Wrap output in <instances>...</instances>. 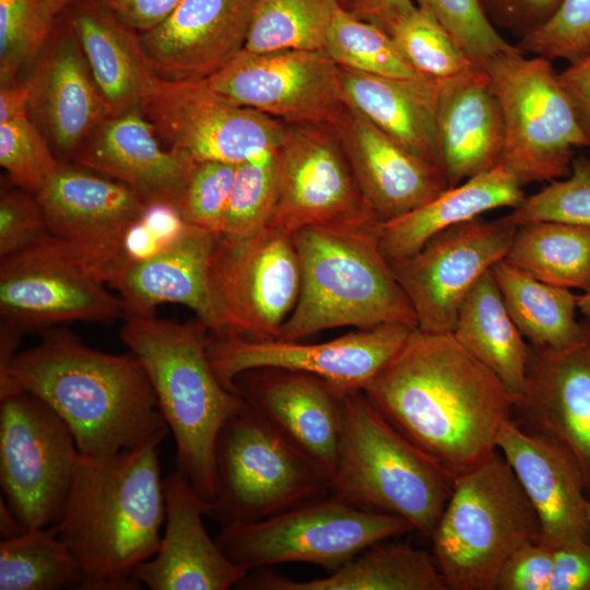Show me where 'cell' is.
<instances>
[{"label":"cell","mask_w":590,"mask_h":590,"mask_svg":"<svg viewBox=\"0 0 590 590\" xmlns=\"http://www.w3.org/2000/svg\"><path fill=\"white\" fill-rule=\"evenodd\" d=\"M553 550L541 542L518 548L502 568L496 590H547Z\"/></svg>","instance_id":"50"},{"label":"cell","mask_w":590,"mask_h":590,"mask_svg":"<svg viewBox=\"0 0 590 590\" xmlns=\"http://www.w3.org/2000/svg\"><path fill=\"white\" fill-rule=\"evenodd\" d=\"M452 485L453 479L397 430L363 391L343 396L330 495L366 511L401 517L430 539Z\"/></svg>","instance_id":"6"},{"label":"cell","mask_w":590,"mask_h":590,"mask_svg":"<svg viewBox=\"0 0 590 590\" xmlns=\"http://www.w3.org/2000/svg\"><path fill=\"white\" fill-rule=\"evenodd\" d=\"M30 392L69 426L81 455L160 445L169 427L138 358L91 349L66 330L46 331L0 375V398Z\"/></svg>","instance_id":"2"},{"label":"cell","mask_w":590,"mask_h":590,"mask_svg":"<svg viewBox=\"0 0 590 590\" xmlns=\"http://www.w3.org/2000/svg\"><path fill=\"white\" fill-rule=\"evenodd\" d=\"M323 50L341 68L399 79L422 76L401 56L386 32L358 20L341 5L334 14Z\"/></svg>","instance_id":"39"},{"label":"cell","mask_w":590,"mask_h":590,"mask_svg":"<svg viewBox=\"0 0 590 590\" xmlns=\"http://www.w3.org/2000/svg\"><path fill=\"white\" fill-rule=\"evenodd\" d=\"M111 10L125 24L143 33L160 24L180 0H95Z\"/></svg>","instance_id":"54"},{"label":"cell","mask_w":590,"mask_h":590,"mask_svg":"<svg viewBox=\"0 0 590 590\" xmlns=\"http://www.w3.org/2000/svg\"><path fill=\"white\" fill-rule=\"evenodd\" d=\"M339 0H255L244 49L323 50Z\"/></svg>","instance_id":"37"},{"label":"cell","mask_w":590,"mask_h":590,"mask_svg":"<svg viewBox=\"0 0 590 590\" xmlns=\"http://www.w3.org/2000/svg\"><path fill=\"white\" fill-rule=\"evenodd\" d=\"M547 590H590V542L553 550Z\"/></svg>","instance_id":"52"},{"label":"cell","mask_w":590,"mask_h":590,"mask_svg":"<svg viewBox=\"0 0 590 590\" xmlns=\"http://www.w3.org/2000/svg\"><path fill=\"white\" fill-rule=\"evenodd\" d=\"M0 164L13 185L33 194L61 165L28 114L0 123Z\"/></svg>","instance_id":"44"},{"label":"cell","mask_w":590,"mask_h":590,"mask_svg":"<svg viewBox=\"0 0 590 590\" xmlns=\"http://www.w3.org/2000/svg\"><path fill=\"white\" fill-rule=\"evenodd\" d=\"M587 512H588V519L590 523V500L588 502V505H587Z\"/></svg>","instance_id":"60"},{"label":"cell","mask_w":590,"mask_h":590,"mask_svg":"<svg viewBox=\"0 0 590 590\" xmlns=\"http://www.w3.org/2000/svg\"><path fill=\"white\" fill-rule=\"evenodd\" d=\"M234 390L328 475L338 458L343 396L303 371L257 368L238 375Z\"/></svg>","instance_id":"24"},{"label":"cell","mask_w":590,"mask_h":590,"mask_svg":"<svg viewBox=\"0 0 590 590\" xmlns=\"http://www.w3.org/2000/svg\"><path fill=\"white\" fill-rule=\"evenodd\" d=\"M512 421L565 445L582 470L590 500V334L560 352L530 346L527 385Z\"/></svg>","instance_id":"25"},{"label":"cell","mask_w":590,"mask_h":590,"mask_svg":"<svg viewBox=\"0 0 590 590\" xmlns=\"http://www.w3.org/2000/svg\"><path fill=\"white\" fill-rule=\"evenodd\" d=\"M80 457L71 429L43 400L21 390L0 398V484L25 530L59 521Z\"/></svg>","instance_id":"11"},{"label":"cell","mask_w":590,"mask_h":590,"mask_svg":"<svg viewBox=\"0 0 590 590\" xmlns=\"http://www.w3.org/2000/svg\"><path fill=\"white\" fill-rule=\"evenodd\" d=\"M557 79L590 143V51L557 72Z\"/></svg>","instance_id":"53"},{"label":"cell","mask_w":590,"mask_h":590,"mask_svg":"<svg viewBox=\"0 0 590 590\" xmlns=\"http://www.w3.org/2000/svg\"><path fill=\"white\" fill-rule=\"evenodd\" d=\"M0 315L23 334L70 321H111L125 317L126 307L66 243L49 235L0 258Z\"/></svg>","instance_id":"13"},{"label":"cell","mask_w":590,"mask_h":590,"mask_svg":"<svg viewBox=\"0 0 590 590\" xmlns=\"http://www.w3.org/2000/svg\"><path fill=\"white\" fill-rule=\"evenodd\" d=\"M578 311H580L590 321V288L578 295Z\"/></svg>","instance_id":"58"},{"label":"cell","mask_w":590,"mask_h":590,"mask_svg":"<svg viewBox=\"0 0 590 590\" xmlns=\"http://www.w3.org/2000/svg\"><path fill=\"white\" fill-rule=\"evenodd\" d=\"M340 69L345 104L441 172L436 131L441 81L424 76L399 79Z\"/></svg>","instance_id":"31"},{"label":"cell","mask_w":590,"mask_h":590,"mask_svg":"<svg viewBox=\"0 0 590 590\" xmlns=\"http://www.w3.org/2000/svg\"><path fill=\"white\" fill-rule=\"evenodd\" d=\"M497 448L532 504L548 548L590 542L586 482L573 452L558 440L505 423Z\"/></svg>","instance_id":"20"},{"label":"cell","mask_w":590,"mask_h":590,"mask_svg":"<svg viewBox=\"0 0 590 590\" xmlns=\"http://www.w3.org/2000/svg\"><path fill=\"white\" fill-rule=\"evenodd\" d=\"M165 523L154 556L134 569V578L151 590H227L248 570L233 563L212 539L202 517L204 502L178 470L163 479Z\"/></svg>","instance_id":"21"},{"label":"cell","mask_w":590,"mask_h":590,"mask_svg":"<svg viewBox=\"0 0 590 590\" xmlns=\"http://www.w3.org/2000/svg\"><path fill=\"white\" fill-rule=\"evenodd\" d=\"M73 1L74 0H47V3L54 16L57 17L63 13Z\"/></svg>","instance_id":"59"},{"label":"cell","mask_w":590,"mask_h":590,"mask_svg":"<svg viewBox=\"0 0 590 590\" xmlns=\"http://www.w3.org/2000/svg\"><path fill=\"white\" fill-rule=\"evenodd\" d=\"M185 226L186 223L174 206L148 204L142 216L126 234L120 263L113 276L121 269L145 260L167 247L182 233Z\"/></svg>","instance_id":"49"},{"label":"cell","mask_w":590,"mask_h":590,"mask_svg":"<svg viewBox=\"0 0 590 590\" xmlns=\"http://www.w3.org/2000/svg\"><path fill=\"white\" fill-rule=\"evenodd\" d=\"M204 82L227 101L286 125L335 126L347 107L341 69L324 50L243 49Z\"/></svg>","instance_id":"17"},{"label":"cell","mask_w":590,"mask_h":590,"mask_svg":"<svg viewBox=\"0 0 590 590\" xmlns=\"http://www.w3.org/2000/svg\"><path fill=\"white\" fill-rule=\"evenodd\" d=\"M377 411L452 479L497 448L515 398L453 333L415 328L363 391Z\"/></svg>","instance_id":"1"},{"label":"cell","mask_w":590,"mask_h":590,"mask_svg":"<svg viewBox=\"0 0 590 590\" xmlns=\"http://www.w3.org/2000/svg\"><path fill=\"white\" fill-rule=\"evenodd\" d=\"M505 259L542 282L586 292L590 288V226L559 221L519 225Z\"/></svg>","instance_id":"36"},{"label":"cell","mask_w":590,"mask_h":590,"mask_svg":"<svg viewBox=\"0 0 590 590\" xmlns=\"http://www.w3.org/2000/svg\"><path fill=\"white\" fill-rule=\"evenodd\" d=\"M387 34L406 62L424 78L444 81L473 67L444 25L420 7L393 24Z\"/></svg>","instance_id":"40"},{"label":"cell","mask_w":590,"mask_h":590,"mask_svg":"<svg viewBox=\"0 0 590 590\" xmlns=\"http://www.w3.org/2000/svg\"><path fill=\"white\" fill-rule=\"evenodd\" d=\"M239 590H448L432 552L376 544L326 577L293 580L268 568L248 571Z\"/></svg>","instance_id":"33"},{"label":"cell","mask_w":590,"mask_h":590,"mask_svg":"<svg viewBox=\"0 0 590 590\" xmlns=\"http://www.w3.org/2000/svg\"><path fill=\"white\" fill-rule=\"evenodd\" d=\"M492 272L510 317L533 349L560 352L590 334V321L577 320L578 295L570 290L542 282L506 259Z\"/></svg>","instance_id":"35"},{"label":"cell","mask_w":590,"mask_h":590,"mask_svg":"<svg viewBox=\"0 0 590 590\" xmlns=\"http://www.w3.org/2000/svg\"><path fill=\"white\" fill-rule=\"evenodd\" d=\"M278 199V170L273 152L237 165L222 233L244 237L264 228Z\"/></svg>","instance_id":"42"},{"label":"cell","mask_w":590,"mask_h":590,"mask_svg":"<svg viewBox=\"0 0 590 590\" xmlns=\"http://www.w3.org/2000/svg\"><path fill=\"white\" fill-rule=\"evenodd\" d=\"M523 54L516 46L493 58L485 71L504 117L499 164L526 186L567 177L575 149L590 143L560 87L552 60Z\"/></svg>","instance_id":"10"},{"label":"cell","mask_w":590,"mask_h":590,"mask_svg":"<svg viewBox=\"0 0 590 590\" xmlns=\"http://www.w3.org/2000/svg\"><path fill=\"white\" fill-rule=\"evenodd\" d=\"M521 51L573 62L590 51V0H563L543 25L521 37Z\"/></svg>","instance_id":"47"},{"label":"cell","mask_w":590,"mask_h":590,"mask_svg":"<svg viewBox=\"0 0 590 590\" xmlns=\"http://www.w3.org/2000/svg\"><path fill=\"white\" fill-rule=\"evenodd\" d=\"M49 235L51 234L36 196L21 188L2 187L0 258L16 253Z\"/></svg>","instance_id":"48"},{"label":"cell","mask_w":590,"mask_h":590,"mask_svg":"<svg viewBox=\"0 0 590 590\" xmlns=\"http://www.w3.org/2000/svg\"><path fill=\"white\" fill-rule=\"evenodd\" d=\"M500 219L516 227L535 221L590 226V157H575L567 177L526 197L520 205Z\"/></svg>","instance_id":"43"},{"label":"cell","mask_w":590,"mask_h":590,"mask_svg":"<svg viewBox=\"0 0 590 590\" xmlns=\"http://www.w3.org/2000/svg\"><path fill=\"white\" fill-rule=\"evenodd\" d=\"M378 224L311 225L292 235L300 288L280 339L303 340L339 327L417 328L411 303L380 250Z\"/></svg>","instance_id":"5"},{"label":"cell","mask_w":590,"mask_h":590,"mask_svg":"<svg viewBox=\"0 0 590 590\" xmlns=\"http://www.w3.org/2000/svg\"><path fill=\"white\" fill-rule=\"evenodd\" d=\"M82 581L81 568L52 528L0 543V590H57Z\"/></svg>","instance_id":"38"},{"label":"cell","mask_w":590,"mask_h":590,"mask_svg":"<svg viewBox=\"0 0 590 590\" xmlns=\"http://www.w3.org/2000/svg\"><path fill=\"white\" fill-rule=\"evenodd\" d=\"M73 160L127 186L149 204H177L196 162L162 145L140 108L106 118Z\"/></svg>","instance_id":"27"},{"label":"cell","mask_w":590,"mask_h":590,"mask_svg":"<svg viewBox=\"0 0 590 590\" xmlns=\"http://www.w3.org/2000/svg\"><path fill=\"white\" fill-rule=\"evenodd\" d=\"M216 236L186 224L167 247L116 273L107 285L119 293L126 315L154 316L161 304H181L193 310L210 332L217 333L219 319L210 287Z\"/></svg>","instance_id":"29"},{"label":"cell","mask_w":590,"mask_h":590,"mask_svg":"<svg viewBox=\"0 0 590 590\" xmlns=\"http://www.w3.org/2000/svg\"><path fill=\"white\" fill-rule=\"evenodd\" d=\"M210 287L219 319L213 334L280 338L300 288L292 235L269 226L244 237L217 235Z\"/></svg>","instance_id":"12"},{"label":"cell","mask_w":590,"mask_h":590,"mask_svg":"<svg viewBox=\"0 0 590 590\" xmlns=\"http://www.w3.org/2000/svg\"><path fill=\"white\" fill-rule=\"evenodd\" d=\"M333 127L364 202L378 223L404 215L448 188L436 166L412 154L354 108L347 106Z\"/></svg>","instance_id":"26"},{"label":"cell","mask_w":590,"mask_h":590,"mask_svg":"<svg viewBox=\"0 0 590 590\" xmlns=\"http://www.w3.org/2000/svg\"><path fill=\"white\" fill-rule=\"evenodd\" d=\"M165 523L157 445L81 455L59 521L51 527L81 571L80 590H138V565L155 555Z\"/></svg>","instance_id":"3"},{"label":"cell","mask_w":590,"mask_h":590,"mask_svg":"<svg viewBox=\"0 0 590 590\" xmlns=\"http://www.w3.org/2000/svg\"><path fill=\"white\" fill-rule=\"evenodd\" d=\"M563 0H481L494 25L520 35L534 31L548 21Z\"/></svg>","instance_id":"51"},{"label":"cell","mask_w":590,"mask_h":590,"mask_svg":"<svg viewBox=\"0 0 590 590\" xmlns=\"http://www.w3.org/2000/svg\"><path fill=\"white\" fill-rule=\"evenodd\" d=\"M139 108L166 148L193 162L238 165L273 152L286 128L273 117L227 101L204 80L161 76Z\"/></svg>","instance_id":"14"},{"label":"cell","mask_w":590,"mask_h":590,"mask_svg":"<svg viewBox=\"0 0 590 590\" xmlns=\"http://www.w3.org/2000/svg\"><path fill=\"white\" fill-rule=\"evenodd\" d=\"M540 539L536 512L498 449L453 479L430 536L432 554L448 590H496L508 558Z\"/></svg>","instance_id":"7"},{"label":"cell","mask_w":590,"mask_h":590,"mask_svg":"<svg viewBox=\"0 0 590 590\" xmlns=\"http://www.w3.org/2000/svg\"><path fill=\"white\" fill-rule=\"evenodd\" d=\"M329 475L246 402L224 424L206 516L221 528L259 521L329 494Z\"/></svg>","instance_id":"8"},{"label":"cell","mask_w":590,"mask_h":590,"mask_svg":"<svg viewBox=\"0 0 590 590\" xmlns=\"http://www.w3.org/2000/svg\"><path fill=\"white\" fill-rule=\"evenodd\" d=\"M45 50L36 59L30 87V110L50 146L74 157L109 111L68 19L58 15Z\"/></svg>","instance_id":"22"},{"label":"cell","mask_w":590,"mask_h":590,"mask_svg":"<svg viewBox=\"0 0 590 590\" xmlns=\"http://www.w3.org/2000/svg\"><path fill=\"white\" fill-rule=\"evenodd\" d=\"M237 165L205 161L196 162L177 211L186 224L220 235L227 209Z\"/></svg>","instance_id":"46"},{"label":"cell","mask_w":590,"mask_h":590,"mask_svg":"<svg viewBox=\"0 0 590 590\" xmlns=\"http://www.w3.org/2000/svg\"><path fill=\"white\" fill-rule=\"evenodd\" d=\"M273 155L278 199L267 226L293 235L311 225L378 223L333 126L286 125Z\"/></svg>","instance_id":"16"},{"label":"cell","mask_w":590,"mask_h":590,"mask_svg":"<svg viewBox=\"0 0 590 590\" xmlns=\"http://www.w3.org/2000/svg\"><path fill=\"white\" fill-rule=\"evenodd\" d=\"M255 0H180L156 26L140 33L144 52L168 80H204L246 43Z\"/></svg>","instance_id":"23"},{"label":"cell","mask_w":590,"mask_h":590,"mask_svg":"<svg viewBox=\"0 0 590 590\" xmlns=\"http://www.w3.org/2000/svg\"><path fill=\"white\" fill-rule=\"evenodd\" d=\"M516 229L502 219L479 216L436 234L414 255L389 261L415 312L417 329L453 332L467 294L505 259Z\"/></svg>","instance_id":"18"},{"label":"cell","mask_w":590,"mask_h":590,"mask_svg":"<svg viewBox=\"0 0 590 590\" xmlns=\"http://www.w3.org/2000/svg\"><path fill=\"white\" fill-rule=\"evenodd\" d=\"M436 131L448 188L499 164L504 117L485 70L472 67L440 82Z\"/></svg>","instance_id":"28"},{"label":"cell","mask_w":590,"mask_h":590,"mask_svg":"<svg viewBox=\"0 0 590 590\" xmlns=\"http://www.w3.org/2000/svg\"><path fill=\"white\" fill-rule=\"evenodd\" d=\"M339 3L358 20L371 23L386 33L417 7L413 0H339Z\"/></svg>","instance_id":"55"},{"label":"cell","mask_w":590,"mask_h":590,"mask_svg":"<svg viewBox=\"0 0 590 590\" xmlns=\"http://www.w3.org/2000/svg\"><path fill=\"white\" fill-rule=\"evenodd\" d=\"M62 164L35 194L50 234L66 243L107 284L127 232L149 203L127 186Z\"/></svg>","instance_id":"19"},{"label":"cell","mask_w":590,"mask_h":590,"mask_svg":"<svg viewBox=\"0 0 590 590\" xmlns=\"http://www.w3.org/2000/svg\"><path fill=\"white\" fill-rule=\"evenodd\" d=\"M56 19L47 0H0V83L16 80L36 61Z\"/></svg>","instance_id":"41"},{"label":"cell","mask_w":590,"mask_h":590,"mask_svg":"<svg viewBox=\"0 0 590 590\" xmlns=\"http://www.w3.org/2000/svg\"><path fill=\"white\" fill-rule=\"evenodd\" d=\"M452 333L499 378L515 401L521 397L527 385L530 344L510 317L492 269L467 294Z\"/></svg>","instance_id":"34"},{"label":"cell","mask_w":590,"mask_h":590,"mask_svg":"<svg viewBox=\"0 0 590 590\" xmlns=\"http://www.w3.org/2000/svg\"><path fill=\"white\" fill-rule=\"evenodd\" d=\"M451 34L474 68L485 70L497 55L511 50L486 15L481 0H416Z\"/></svg>","instance_id":"45"},{"label":"cell","mask_w":590,"mask_h":590,"mask_svg":"<svg viewBox=\"0 0 590 590\" xmlns=\"http://www.w3.org/2000/svg\"><path fill=\"white\" fill-rule=\"evenodd\" d=\"M30 87L27 80H16L0 84V123L28 114Z\"/></svg>","instance_id":"56"},{"label":"cell","mask_w":590,"mask_h":590,"mask_svg":"<svg viewBox=\"0 0 590 590\" xmlns=\"http://www.w3.org/2000/svg\"><path fill=\"white\" fill-rule=\"evenodd\" d=\"M24 527L21 521L5 502L3 497L0 499V532L3 539H13L21 535Z\"/></svg>","instance_id":"57"},{"label":"cell","mask_w":590,"mask_h":590,"mask_svg":"<svg viewBox=\"0 0 590 590\" xmlns=\"http://www.w3.org/2000/svg\"><path fill=\"white\" fill-rule=\"evenodd\" d=\"M412 531L401 517L366 511L327 494L259 521L223 527L215 540L248 571L307 563L332 573L365 550Z\"/></svg>","instance_id":"9"},{"label":"cell","mask_w":590,"mask_h":590,"mask_svg":"<svg viewBox=\"0 0 590 590\" xmlns=\"http://www.w3.org/2000/svg\"><path fill=\"white\" fill-rule=\"evenodd\" d=\"M76 35L110 116L139 108L161 75L140 33L95 0H74L63 12Z\"/></svg>","instance_id":"30"},{"label":"cell","mask_w":590,"mask_h":590,"mask_svg":"<svg viewBox=\"0 0 590 590\" xmlns=\"http://www.w3.org/2000/svg\"><path fill=\"white\" fill-rule=\"evenodd\" d=\"M122 342L144 368L176 444L177 470L210 504L215 492V450L222 427L245 404L214 371L209 329L127 314Z\"/></svg>","instance_id":"4"},{"label":"cell","mask_w":590,"mask_h":590,"mask_svg":"<svg viewBox=\"0 0 590 590\" xmlns=\"http://www.w3.org/2000/svg\"><path fill=\"white\" fill-rule=\"evenodd\" d=\"M414 329L402 323H385L320 343L211 333L208 354L217 377L233 391V381L241 373L282 368L314 375L345 396L364 391L399 353Z\"/></svg>","instance_id":"15"},{"label":"cell","mask_w":590,"mask_h":590,"mask_svg":"<svg viewBox=\"0 0 590 590\" xmlns=\"http://www.w3.org/2000/svg\"><path fill=\"white\" fill-rule=\"evenodd\" d=\"M523 186L500 164L447 188L422 206L377 225V238L388 261L417 252L436 234L482 213L520 205Z\"/></svg>","instance_id":"32"}]
</instances>
